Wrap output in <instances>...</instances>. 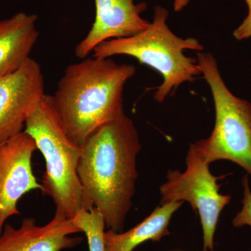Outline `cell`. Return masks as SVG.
I'll list each match as a JSON object with an SVG mask.
<instances>
[{"mask_svg": "<svg viewBox=\"0 0 251 251\" xmlns=\"http://www.w3.org/2000/svg\"><path fill=\"white\" fill-rule=\"evenodd\" d=\"M140 150L139 135L125 112L82 145L77 175L86 198L103 216L105 227L118 233L131 208Z\"/></svg>", "mask_w": 251, "mask_h": 251, "instance_id": "cell-1", "label": "cell"}, {"mask_svg": "<svg viewBox=\"0 0 251 251\" xmlns=\"http://www.w3.org/2000/svg\"><path fill=\"white\" fill-rule=\"evenodd\" d=\"M135 73L133 64L94 56L66 68L52 98L59 122L74 143L82 146L125 112L124 90Z\"/></svg>", "mask_w": 251, "mask_h": 251, "instance_id": "cell-2", "label": "cell"}, {"mask_svg": "<svg viewBox=\"0 0 251 251\" xmlns=\"http://www.w3.org/2000/svg\"><path fill=\"white\" fill-rule=\"evenodd\" d=\"M168 18V10L155 6L153 21L145 30L130 37L104 41L92 52L94 57L102 58L130 56L160 73L163 83L154 94L155 100L159 103L181 84L193 82L195 77L202 74L197 58L187 57L184 51L201 52L204 47L195 38L182 39L175 34L167 25Z\"/></svg>", "mask_w": 251, "mask_h": 251, "instance_id": "cell-3", "label": "cell"}, {"mask_svg": "<svg viewBox=\"0 0 251 251\" xmlns=\"http://www.w3.org/2000/svg\"><path fill=\"white\" fill-rule=\"evenodd\" d=\"M24 131L34 140L45 159L41 191L52 198L55 212L73 219L81 211L94 209L77 175L82 146L74 143L64 131L52 96H44L28 117Z\"/></svg>", "mask_w": 251, "mask_h": 251, "instance_id": "cell-4", "label": "cell"}, {"mask_svg": "<svg viewBox=\"0 0 251 251\" xmlns=\"http://www.w3.org/2000/svg\"><path fill=\"white\" fill-rule=\"evenodd\" d=\"M197 60L212 94L216 122L210 136L195 145L209 163L228 160L251 175V103L230 92L212 54L198 52Z\"/></svg>", "mask_w": 251, "mask_h": 251, "instance_id": "cell-5", "label": "cell"}, {"mask_svg": "<svg viewBox=\"0 0 251 251\" xmlns=\"http://www.w3.org/2000/svg\"><path fill=\"white\" fill-rule=\"evenodd\" d=\"M186 170L168 171L167 181L160 188L161 204L171 202H189L201 218L203 231V251H214V234L220 214L231 201L229 195L219 193L220 177L209 171L210 163L195 143L191 144L186 158Z\"/></svg>", "mask_w": 251, "mask_h": 251, "instance_id": "cell-6", "label": "cell"}, {"mask_svg": "<svg viewBox=\"0 0 251 251\" xmlns=\"http://www.w3.org/2000/svg\"><path fill=\"white\" fill-rule=\"evenodd\" d=\"M40 64L29 58L18 71L0 77V143L22 133L45 95Z\"/></svg>", "mask_w": 251, "mask_h": 251, "instance_id": "cell-7", "label": "cell"}, {"mask_svg": "<svg viewBox=\"0 0 251 251\" xmlns=\"http://www.w3.org/2000/svg\"><path fill=\"white\" fill-rule=\"evenodd\" d=\"M37 150L25 131L0 143V234L9 218L20 214L18 202L26 193L42 189L31 166Z\"/></svg>", "mask_w": 251, "mask_h": 251, "instance_id": "cell-8", "label": "cell"}, {"mask_svg": "<svg viewBox=\"0 0 251 251\" xmlns=\"http://www.w3.org/2000/svg\"><path fill=\"white\" fill-rule=\"evenodd\" d=\"M136 0H94L96 16L87 36L77 44L75 56L85 59L100 44L119 38L130 37L141 32L150 22L141 16L147 9L145 2Z\"/></svg>", "mask_w": 251, "mask_h": 251, "instance_id": "cell-9", "label": "cell"}, {"mask_svg": "<svg viewBox=\"0 0 251 251\" xmlns=\"http://www.w3.org/2000/svg\"><path fill=\"white\" fill-rule=\"evenodd\" d=\"M80 232L74 219L59 213L43 226H37L34 218H25L18 228L5 224L0 234V251H62L82 242V237H72Z\"/></svg>", "mask_w": 251, "mask_h": 251, "instance_id": "cell-10", "label": "cell"}, {"mask_svg": "<svg viewBox=\"0 0 251 251\" xmlns=\"http://www.w3.org/2000/svg\"><path fill=\"white\" fill-rule=\"evenodd\" d=\"M35 14L19 12L0 21V77L12 74L31 58L39 39Z\"/></svg>", "mask_w": 251, "mask_h": 251, "instance_id": "cell-11", "label": "cell"}, {"mask_svg": "<svg viewBox=\"0 0 251 251\" xmlns=\"http://www.w3.org/2000/svg\"><path fill=\"white\" fill-rule=\"evenodd\" d=\"M182 204L183 202H171L157 206L146 219L126 232L105 231V251H133L148 241L159 242L162 238L169 235L168 227L172 216Z\"/></svg>", "mask_w": 251, "mask_h": 251, "instance_id": "cell-12", "label": "cell"}, {"mask_svg": "<svg viewBox=\"0 0 251 251\" xmlns=\"http://www.w3.org/2000/svg\"><path fill=\"white\" fill-rule=\"evenodd\" d=\"M73 219L82 232L85 234L89 251H105L104 244L105 221L103 216L97 209L81 211Z\"/></svg>", "mask_w": 251, "mask_h": 251, "instance_id": "cell-13", "label": "cell"}, {"mask_svg": "<svg viewBox=\"0 0 251 251\" xmlns=\"http://www.w3.org/2000/svg\"><path fill=\"white\" fill-rule=\"evenodd\" d=\"M244 198L242 200V209L232 220L234 227H242L245 226L251 227V191L249 186V175L243 177Z\"/></svg>", "mask_w": 251, "mask_h": 251, "instance_id": "cell-14", "label": "cell"}, {"mask_svg": "<svg viewBox=\"0 0 251 251\" xmlns=\"http://www.w3.org/2000/svg\"><path fill=\"white\" fill-rule=\"evenodd\" d=\"M244 1H246L249 7V14L233 33L235 39L239 41L251 37V0H244Z\"/></svg>", "mask_w": 251, "mask_h": 251, "instance_id": "cell-15", "label": "cell"}, {"mask_svg": "<svg viewBox=\"0 0 251 251\" xmlns=\"http://www.w3.org/2000/svg\"><path fill=\"white\" fill-rule=\"evenodd\" d=\"M190 0H175V10L176 11H181L184 6H186L189 2Z\"/></svg>", "mask_w": 251, "mask_h": 251, "instance_id": "cell-16", "label": "cell"}]
</instances>
